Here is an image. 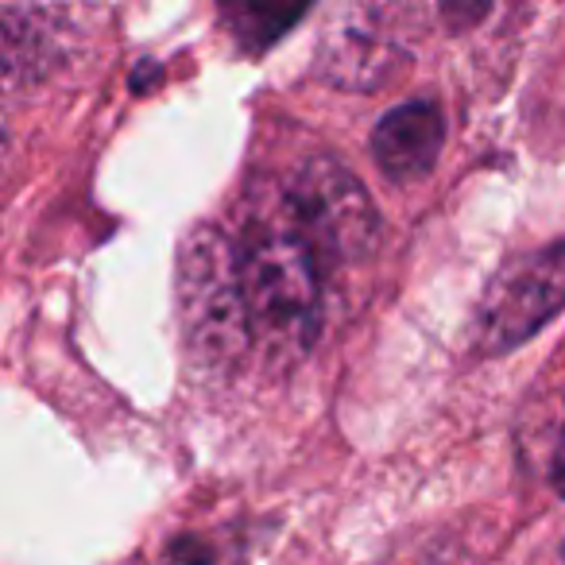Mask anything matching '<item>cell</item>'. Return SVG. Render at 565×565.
Here are the masks:
<instances>
[{
    "mask_svg": "<svg viewBox=\"0 0 565 565\" xmlns=\"http://www.w3.org/2000/svg\"><path fill=\"white\" fill-rule=\"evenodd\" d=\"M233 271L248 333L259 345L299 353L315 341L326 264L282 194L241 225Z\"/></svg>",
    "mask_w": 565,
    "mask_h": 565,
    "instance_id": "6da1fadb",
    "label": "cell"
},
{
    "mask_svg": "<svg viewBox=\"0 0 565 565\" xmlns=\"http://www.w3.org/2000/svg\"><path fill=\"white\" fill-rule=\"evenodd\" d=\"M565 310V241L546 248L523 252L508 259L477 307V345L484 353H508V349L531 341L546 322Z\"/></svg>",
    "mask_w": 565,
    "mask_h": 565,
    "instance_id": "7a4b0ae2",
    "label": "cell"
},
{
    "mask_svg": "<svg viewBox=\"0 0 565 565\" xmlns=\"http://www.w3.org/2000/svg\"><path fill=\"white\" fill-rule=\"evenodd\" d=\"M282 198L326 267L361 259L376 244V205L364 194L361 179L333 159L318 156L302 163Z\"/></svg>",
    "mask_w": 565,
    "mask_h": 565,
    "instance_id": "3957f363",
    "label": "cell"
},
{
    "mask_svg": "<svg viewBox=\"0 0 565 565\" xmlns=\"http://www.w3.org/2000/svg\"><path fill=\"white\" fill-rule=\"evenodd\" d=\"M441 143H446V117L438 102L415 97L380 117L372 132V156L392 182H415L434 171Z\"/></svg>",
    "mask_w": 565,
    "mask_h": 565,
    "instance_id": "277c9868",
    "label": "cell"
},
{
    "mask_svg": "<svg viewBox=\"0 0 565 565\" xmlns=\"http://www.w3.org/2000/svg\"><path fill=\"white\" fill-rule=\"evenodd\" d=\"M167 565H213V550L202 546L198 539L174 542V550L167 554Z\"/></svg>",
    "mask_w": 565,
    "mask_h": 565,
    "instance_id": "5b68a950",
    "label": "cell"
},
{
    "mask_svg": "<svg viewBox=\"0 0 565 565\" xmlns=\"http://www.w3.org/2000/svg\"><path fill=\"white\" fill-rule=\"evenodd\" d=\"M550 484L557 488V495H565V411H562V423H557L554 457H550Z\"/></svg>",
    "mask_w": 565,
    "mask_h": 565,
    "instance_id": "8992f818",
    "label": "cell"
}]
</instances>
